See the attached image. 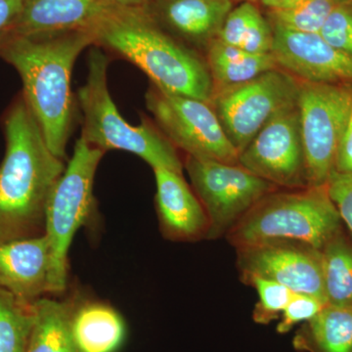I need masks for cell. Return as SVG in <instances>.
Segmentation results:
<instances>
[{"label": "cell", "mask_w": 352, "mask_h": 352, "mask_svg": "<svg viewBox=\"0 0 352 352\" xmlns=\"http://www.w3.org/2000/svg\"><path fill=\"white\" fill-rule=\"evenodd\" d=\"M91 45L95 38L90 31L0 38V57L19 74L23 97L48 147L64 161L76 116L72 73L80 53Z\"/></svg>", "instance_id": "cell-1"}, {"label": "cell", "mask_w": 352, "mask_h": 352, "mask_svg": "<svg viewBox=\"0 0 352 352\" xmlns=\"http://www.w3.org/2000/svg\"><path fill=\"white\" fill-rule=\"evenodd\" d=\"M0 164V244L43 235L53 187L66 170L51 151L24 97L7 113Z\"/></svg>", "instance_id": "cell-2"}, {"label": "cell", "mask_w": 352, "mask_h": 352, "mask_svg": "<svg viewBox=\"0 0 352 352\" xmlns=\"http://www.w3.org/2000/svg\"><path fill=\"white\" fill-rule=\"evenodd\" d=\"M95 45L104 46L138 66L152 85L212 102L214 85L207 62L164 31L147 8L120 7L92 30Z\"/></svg>", "instance_id": "cell-3"}, {"label": "cell", "mask_w": 352, "mask_h": 352, "mask_svg": "<svg viewBox=\"0 0 352 352\" xmlns=\"http://www.w3.org/2000/svg\"><path fill=\"white\" fill-rule=\"evenodd\" d=\"M107 55L99 48L88 55L87 82L78 90V104L82 113L80 138L102 151L120 150L136 155L157 168L182 175L183 164L176 147L149 120L132 126L120 115L108 87Z\"/></svg>", "instance_id": "cell-4"}, {"label": "cell", "mask_w": 352, "mask_h": 352, "mask_svg": "<svg viewBox=\"0 0 352 352\" xmlns=\"http://www.w3.org/2000/svg\"><path fill=\"white\" fill-rule=\"evenodd\" d=\"M340 217L327 186L268 194L227 232L237 248L291 240L322 250L339 233Z\"/></svg>", "instance_id": "cell-5"}, {"label": "cell", "mask_w": 352, "mask_h": 352, "mask_svg": "<svg viewBox=\"0 0 352 352\" xmlns=\"http://www.w3.org/2000/svg\"><path fill=\"white\" fill-rule=\"evenodd\" d=\"M104 154L78 138L66 170L48 198L44 235L50 245L51 295L67 288L69 247L76 231L94 214L95 173Z\"/></svg>", "instance_id": "cell-6"}, {"label": "cell", "mask_w": 352, "mask_h": 352, "mask_svg": "<svg viewBox=\"0 0 352 352\" xmlns=\"http://www.w3.org/2000/svg\"><path fill=\"white\" fill-rule=\"evenodd\" d=\"M296 107L307 187L325 186L352 111V87L300 82Z\"/></svg>", "instance_id": "cell-7"}, {"label": "cell", "mask_w": 352, "mask_h": 352, "mask_svg": "<svg viewBox=\"0 0 352 352\" xmlns=\"http://www.w3.org/2000/svg\"><path fill=\"white\" fill-rule=\"evenodd\" d=\"M300 80L277 68L214 92L212 103L233 147L241 153L264 126L296 105Z\"/></svg>", "instance_id": "cell-8"}, {"label": "cell", "mask_w": 352, "mask_h": 352, "mask_svg": "<svg viewBox=\"0 0 352 352\" xmlns=\"http://www.w3.org/2000/svg\"><path fill=\"white\" fill-rule=\"evenodd\" d=\"M146 105L157 129L187 156L239 164V153L227 138L210 102L152 85L146 94Z\"/></svg>", "instance_id": "cell-9"}, {"label": "cell", "mask_w": 352, "mask_h": 352, "mask_svg": "<svg viewBox=\"0 0 352 352\" xmlns=\"http://www.w3.org/2000/svg\"><path fill=\"white\" fill-rule=\"evenodd\" d=\"M185 168L208 215L210 238L227 234L261 199L277 188L239 164L187 156Z\"/></svg>", "instance_id": "cell-10"}, {"label": "cell", "mask_w": 352, "mask_h": 352, "mask_svg": "<svg viewBox=\"0 0 352 352\" xmlns=\"http://www.w3.org/2000/svg\"><path fill=\"white\" fill-rule=\"evenodd\" d=\"M239 164L275 186L307 187L296 105L280 113L263 126L239 155Z\"/></svg>", "instance_id": "cell-11"}, {"label": "cell", "mask_w": 352, "mask_h": 352, "mask_svg": "<svg viewBox=\"0 0 352 352\" xmlns=\"http://www.w3.org/2000/svg\"><path fill=\"white\" fill-rule=\"evenodd\" d=\"M237 251L244 277L267 278L294 293L327 303L320 250L298 241L270 240L237 248Z\"/></svg>", "instance_id": "cell-12"}, {"label": "cell", "mask_w": 352, "mask_h": 352, "mask_svg": "<svg viewBox=\"0 0 352 352\" xmlns=\"http://www.w3.org/2000/svg\"><path fill=\"white\" fill-rule=\"evenodd\" d=\"M272 53L278 68L302 82L351 85L352 57L322 38L272 25Z\"/></svg>", "instance_id": "cell-13"}, {"label": "cell", "mask_w": 352, "mask_h": 352, "mask_svg": "<svg viewBox=\"0 0 352 352\" xmlns=\"http://www.w3.org/2000/svg\"><path fill=\"white\" fill-rule=\"evenodd\" d=\"M120 7L113 0H25L20 13L1 36L92 32Z\"/></svg>", "instance_id": "cell-14"}, {"label": "cell", "mask_w": 352, "mask_h": 352, "mask_svg": "<svg viewBox=\"0 0 352 352\" xmlns=\"http://www.w3.org/2000/svg\"><path fill=\"white\" fill-rule=\"evenodd\" d=\"M50 251L45 235L0 244V287L25 302L50 294Z\"/></svg>", "instance_id": "cell-15"}, {"label": "cell", "mask_w": 352, "mask_h": 352, "mask_svg": "<svg viewBox=\"0 0 352 352\" xmlns=\"http://www.w3.org/2000/svg\"><path fill=\"white\" fill-rule=\"evenodd\" d=\"M153 170L157 215L164 235L177 241H195L208 236V215L182 175L164 168Z\"/></svg>", "instance_id": "cell-16"}, {"label": "cell", "mask_w": 352, "mask_h": 352, "mask_svg": "<svg viewBox=\"0 0 352 352\" xmlns=\"http://www.w3.org/2000/svg\"><path fill=\"white\" fill-rule=\"evenodd\" d=\"M148 12L182 41L205 47L219 36L232 0H157Z\"/></svg>", "instance_id": "cell-17"}, {"label": "cell", "mask_w": 352, "mask_h": 352, "mask_svg": "<svg viewBox=\"0 0 352 352\" xmlns=\"http://www.w3.org/2000/svg\"><path fill=\"white\" fill-rule=\"evenodd\" d=\"M72 332L80 352H116L124 342L126 326L110 305L87 302L73 308Z\"/></svg>", "instance_id": "cell-18"}, {"label": "cell", "mask_w": 352, "mask_h": 352, "mask_svg": "<svg viewBox=\"0 0 352 352\" xmlns=\"http://www.w3.org/2000/svg\"><path fill=\"white\" fill-rule=\"evenodd\" d=\"M206 62L212 76L214 92L249 82L265 72L278 68L272 53L245 52L217 38L208 44Z\"/></svg>", "instance_id": "cell-19"}, {"label": "cell", "mask_w": 352, "mask_h": 352, "mask_svg": "<svg viewBox=\"0 0 352 352\" xmlns=\"http://www.w3.org/2000/svg\"><path fill=\"white\" fill-rule=\"evenodd\" d=\"M73 308L45 296L36 300L25 352H80L72 332Z\"/></svg>", "instance_id": "cell-20"}, {"label": "cell", "mask_w": 352, "mask_h": 352, "mask_svg": "<svg viewBox=\"0 0 352 352\" xmlns=\"http://www.w3.org/2000/svg\"><path fill=\"white\" fill-rule=\"evenodd\" d=\"M217 38L245 52L271 53L273 29L256 3L242 2L227 15Z\"/></svg>", "instance_id": "cell-21"}, {"label": "cell", "mask_w": 352, "mask_h": 352, "mask_svg": "<svg viewBox=\"0 0 352 352\" xmlns=\"http://www.w3.org/2000/svg\"><path fill=\"white\" fill-rule=\"evenodd\" d=\"M328 305L352 307V245L340 233L321 250Z\"/></svg>", "instance_id": "cell-22"}, {"label": "cell", "mask_w": 352, "mask_h": 352, "mask_svg": "<svg viewBox=\"0 0 352 352\" xmlns=\"http://www.w3.org/2000/svg\"><path fill=\"white\" fill-rule=\"evenodd\" d=\"M34 318V303L0 287V352H25Z\"/></svg>", "instance_id": "cell-23"}, {"label": "cell", "mask_w": 352, "mask_h": 352, "mask_svg": "<svg viewBox=\"0 0 352 352\" xmlns=\"http://www.w3.org/2000/svg\"><path fill=\"white\" fill-rule=\"evenodd\" d=\"M338 0H282L268 9L270 24L300 32H320Z\"/></svg>", "instance_id": "cell-24"}, {"label": "cell", "mask_w": 352, "mask_h": 352, "mask_svg": "<svg viewBox=\"0 0 352 352\" xmlns=\"http://www.w3.org/2000/svg\"><path fill=\"white\" fill-rule=\"evenodd\" d=\"M320 352H352V307L327 305L309 321Z\"/></svg>", "instance_id": "cell-25"}, {"label": "cell", "mask_w": 352, "mask_h": 352, "mask_svg": "<svg viewBox=\"0 0 352 352\" xmlns=\"http://www.w3.org/2000/svg\"><path fill=\"white\" fill-rule=\"evenodd\" d=\"M258 292L259 300L254 310V320L258 323H270L277 318L292 300L293 291L284 285L256 275L244 277Z\"/></svg>", "instance_id": "cell-26"}, {"label": "cell", "mask_w": 352, "mask_h": 352, "mask_svg": "<svg viewBox=\"0 0 352 352\" xmlns=\"http://www.w3.org/2000/svg\"><path fill=\"white\" fill-rule=\"evenodd\" d=\"M319 34L333 47L352 57V0L336 4Z\"/></svg>", "instance_id": "cell-27"}, {"label": "cell", "mask_w": 352, "mask_h": 352, "mask_svg": "<svg viewBox=\"0 0 352 352\" xmlns=\"http://www.w3.org/2000/svg\"><path fill=\"white\" fill-rule=\"evenodd\" d=\"M327 305V303L315 296L295 294L283 310L282 320L278 325L279 333H287L296 324L310 321Z\"/></svg>", "instance_id": "cell-28"}, {"label": "cell", "mask_w": 352, "mask_h": 352, "mask_svg": "<svg viewBox=\"0 0 352 352\" xmlns=\"http://www.w3.org/2000/svg\"><path fill=\"white\" fill-rule=\"evenodd\" d=\"M326 186L340 219L346 222L352 234V173L333 171Z\"/></svg>", "instance_id": "cell-29"}, {"label": "cell", "mask_w": 352, "mask_h": 352, "mask_svg": "<svg viewBox=\"0 0 352 352\" xmlns=\"http://www.w3.org/2000/svg\"><path fill=\"white\" fill-rule=\"evenodd\" d=\"M335 171L340 173H352V111L340 139Z\"/></svg>", "instance_id": "cell-30"}, {"label": "cell", "mask_w": 352, "mask_h": 352, "mask_svg": "<svg viewBox=\"0 0 352 352\" xmlns=\"http://www.w3.org/2000/svg\"><path fill=\"white\" fill-rule=\"evenodd\" d=\"M24 2L25 0H0V36L16 19Z\"/></svg>", "instance_id": "cell-31"}, {"label": "cell", "mask_w": 352, "mask_h": 352, "mask_svg": "<svg viewBox=\"0 0 352 352\" xmlns=\"http://www.w3.org/2000/svg\"><path fill=\"white\" fill-rule=\"evenodd\" d=\"M116 3L129 8H146L151 0H113Z\"/></svg>", "instance_id": "cell-32"}, {"label": "cell", "mask_w": 352, "mask_h": 352, "mask_svg": "<svg viewBox=\"0 0 352 352\" xmlns=\"http://www.w3.org/2000/svg\"><path fill=\"white\" fill-rule=\"evenodd\" d=\"M259 1H261L266 8L270 9L272 8L273 6H277L282 0H259Z\"/></svg>", "instance_id": "cell-33"}, {"label": "cell", "mask_w": 352, "mask_h": 352, "mask_svg": "<svg viewBox=\"0 0 352 352\" xmlns=\"http://www.w3.org/2000/svg\"><path fill=\"white\" fill-rule=\"evenodd\" d=\"M236 1H241V2H252V3H256V2L258 1V0H236Z\"/></svg>", "instance_id": "cell-34"}, {"label": "cell", "mask_w": 352, "mask_h": 352, "mask_svg": "<svg viewBox=\"0 0 352 352\" xmlns=\"http://www.w3.org/2000/svg\"><path fill=\"white\" fill-rule=\"evenodd\" d=\"M339 1H346V0H338V2Z\"/></svg>", "instance_id": "cell-35"}]
</instances>
